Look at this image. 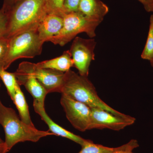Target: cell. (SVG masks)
<instances>
[{
  "label": "cell",
  "instance_id": "484cf974",
  "mask_svg": "<svg viewBox=\"0 0 153 153\" xmlns=\"http://www.w3.org/2000/svg\"><path fill=\"white\" fill-rule=\"evenodd\" d=\"M0 86H1V85H0ZM3 143H4V142L0 138V153H2Z\"/></svg>",
  "mask_w": 153,
  "mask_h": 153
},
{
  "label": "cell",
  "instance_id": "52a82bcc",
  "mask_svg": "<svg viewBox=\"0 0 153 153\" xmlns=\"http://www.w3.org/2000/svg\"><path fill=\"white\" fill-rule=\"evenodd\" d=\"M96 45V42L94 38L76 37L72 42L69 51L74 61V66L81 76H88L91 63L95 59Z\"/></svg>",
  "mask_w": 153,
  "mask_h": 153
},
{
  "label": "cell",
  "instance_id": "7a4b0ae2",
  "mask_svg": "<svg viewBox=\"0 0 153 153\" xmlns=\"http://www.w3.org/2000/svg\"><path fill=\"white\" fill-rule=\"evenodd\" d=\"M0 124L2 126L5 134L2 153L8 152L20 142H37L44 137L55 135L49 130H39L27 125L19 118L13 109L5 106L1 100Z\"/></svg>",
  "mask_w": 153,
  "mask_h": 153
},
{
  "label": "cell",
  "instance_id": "83f0119b",
  "mask_svg": "<svg viewBox=\"0 0 153 153\" xmlns=\"http://www.w3.org/2000/svg\"><path fill=\"white\" fill-rule=\"evenodd\" d=\"M150 62L151 65H152V66L153 68V57L152 58V60L150 61Z\"/></svg>",
  "mask_w": 153,
  "mask_h": 153
},
{
  "label": "cell",
  "instance_id": "2e32d148",
  "mask_svg": "<svg viewBox=\"0 0 153 153\" xmlns=\"http://www.w3.org/2000/svg\"><path fill=\"white\" fill-rule=\"evenodd\" d=\"M0 78L5 85L9 95L13 100L17 86L19 85L14 73H10L4 69H0Z\"/></svg>",
  "mask_w": 153,
  "mask_h": 153
},
{
  "label": "cell",
  "instance_id": "9a60e30c",
  "mask_svg": "<svg viewBox=\"0 0 153 153\" xmlns=\"http://www.w3.org/2000/svg\"><path fill=\"white\" fill-rule=\"evenodd\" d=\"M19 111L21 120L33 128H35L29 113V108L25 95L21 90L20 85L17 86L16 94L13 100Z\"/></svg>",
  "mask_w": 153,
  "mask_h": 153
},
{
  "label": "cell",
  "instance_id": "3957f363",
  "mask_svg": "<svg viewBox=\"0 0 153 153\" xmlns=\"http://www.w3.org/2000/svg\"><path fill=\"white\" fill-rule=\"evenodd\" d=\"M60 93L86 105L91 108L104 110L123 117L129 116L119 112L102 101L97 94L94 85L87 76H81L71 70L64 74Z\"/></svg>",
  "mask_w": 153,
  "mask_h": 153
},
{
  "label": "cell",
  "instance_id": "603a6c76",
  "mask_svg": "<svg viewBox=\"0 0 153 153\" xmlns=\"http://www.w3.org/2000/svg\"><path fill=\"white\" fill-rule=\"evenodd\" d=\"M80 1V0H65L63 14L78 11Z\"/></svg>",
  "mask_w": 153,
  "mask_h": 153
},
{
  "label": "cell",
  "instance_id": "44dd1931",
  "mask_svg": "<svg viewBox=\"0 0 153 153\" xmlns=\"http://www.w3.org/2000/svg\"><path fill=\"white\" fill-rule=\"evenodd\" d=\"M139 146V145L137 140H131L126 144L118 147L113 153H134L133 150Z\"/></svg>",
  "mask_w": 153,
  "mask_h": 153
},
{
  "label": "cell",
  "instance_id": "7402d4cb",
  "mask_svg": "<svg viewBox=\"0 0 153 153\" xmlns=\"http://www.w3.org/2000/svg\"><path fill=\"white\" fill-rule=\"evenodd\" d=\"M8 23L7 11L4 8L0 10V37H4L7 32Z\"/></svg>",
  "mask_w": 153,
  "mask_h": 153
},
{
  "label": "cell",
  "instance_id": "5bb4252c",
  "mask_svg": "<svg viewBox=\"0 0 153 153\" xmlns=\"http://www.w3.org/2000/svg\"><path fill=\"white\" fill-rule=\"evenodd\" d=\"M40 68L52 69L61 72H67L74 66V61L69 50L63 52L59 57L36 63Z\"/></svg>",
  "mask_w": 153,
  "mask_h": 153
},
{
  "label": "cell",
  "instance_id": "7c38bea8",
  "mask_svg": "<svg viewBox=\"0 0 153 153\" xmlns=\"http://www.w3.org/2000/svg\"><path fill=\"white\" fill-rule=\"evenodd\" d=\"M17 82L19 85L25 86L28 92L31 94L34 100L44 105L47 91L34 76L29 74L14 72Z\"/></svg>",
  "mask_w": 153,
  "mask_h": 153
},
{
  "label": "cell",
  "instance_id": "5b68a950",
  "mask_svg": "<svg viewBox=\"0 0 153 153\" xmlns=\"http://www.w3.org/2000/svg\"><path fill=\"white\" fill-rule=\"evenodd\" d=\"M9 39L5 70L18 59L33 58L41 55L44 43L39 37L37 29L19 33Z\"/></svg>",
  "mask_w": 153,
  "mask_h": 153
},
{
  "label": "cell",
  "instance_id": "9c48e42d",
  "mask_svg": "<svg viewBox=\"0 0 153 153\" xmlns=\"http://www.w3.org/2000/svg\"><path fill=\"white\" fill-rule=\"evenodd\" d=\"M136 119L128 116H118L100 108H91V122L90 130L108 128L114 131L123 129L134 123Z\"/></svg>",
  "mask_w": 153,
  "mask_h": 153
},
{
  "label": "cell",
  "instance_id": "6da1fadb",
  "mask_svg": "<svg viewBox=\"0 0 153 153\" xmlns=\"http://www.w3.org/2000/svg\"><path fill=\"white\" fill-rule=\"evenodd\" d=\"M46 0H20L7 10V29L4 37L10 38L19 33L36 30L47 15Z\"/></svg>",
  "mask_w": 153,
  "mask_h": 153
},
{
  "label": "cell",
  "instance_id": "8992f818",
  "mask_svg": "<svg viewBox=\"0 0 153 153\" xmlns=\"http://www.w3.org/2000/svg\"><path fill=\"white\" fill-rule=\"evenodd\" d=\"M16 72L34 76L46 89L48 94L61 92L64 80V72L40 68L36 63L28 62L20 63Z\"/></svg>",
  "mask_w": 153,
  "mask_h": 153
},
{
  "label": "cell",
  "instance_id": "277c9868",
  "mask_svg": "<svg viewBox=\"0 0 153 153\" xmlns=\"http://www.w3.org/2000/svg\"><path fill=\"white\" fill-rule=\"evenodd\" d=\"M63 28L57 36L48 42L61 47L74 40L77 35L85 33L91 38L96 36V30L102 22L101 20L86 16L79 11L63 14Z\"/></svg>",
  "mask_w": 153,
  "mask_h": 153
},
{
  "label": "cell",
  "instance_id": "30bf717a",
  "mask_svg": "<svg viewBox=\"0 0 153 153\" xmlns=\"http://www.w3.org/2000/svg\"><path fill=\"white\" fill-rule=\"evenodd\" d=\"M33 105L35 111L40 116L42 120L47 124L49 127V131L55 135L68 139L81 146L87 141L88 140L85 139L79 136L68 131L54 122L47 114L44 105L41 104L34 100Z\"/></svg>",
  "mask_w": 153,
  "mask_h": 153
},
{
  "label": "cell",
  "instance_id": "ffe728a7",
  "mask_svg": "<svg viewBox=\"0 0 153 153\" xmlns=\"http://www.w3.org/2000/svg\"><path fill=\"white\" fill-rule=\"evenodd\" d=\"M9 39L0 37V69H4L5 63L9 48Z\"/></svg>",
  "mask_w": 153,
  "mask_h": 153
},
{
  "label": "cell",
  "instance_id": "ac0fdd59",
  "mask_svg": "<svg viewBox=\"0 0 153 153\" xmlns=\"http://www.w3.org/2000/svg\"><path fill=\"white\" fill-rule=\"evenodd\" d=\"M65 0H46L45 7L47 15L56 14L63 16Z\"/></svg>",
  "mask_w": 153,
  "mask_h": 153
},
{
  "label": "cell",
  "instance_id": "4fadbf2b",
  "mask_svg": "<svg viewBox=\"0 0 153 153\" xmlns=\"http://www.w3.org/2000/svg\"><path fill=\"white\" fill-rule=\"evenodd\" d=\"M78 11L86 16L102 21L109 8L100 0H80Z\"/></svg>",
  "mask_w": 153,
  "mask_h": 153
},
{
  "label": "cell",
  "instance_id": "4316f807",
  "mask_svg": "<svg viewBox=\"0 0 153 153\" xmlns=\"http://www.w3.org/2000/svg\"><path fill=\"white\" fill-rule=\"evenodd\" d=\"M150 24L152 25L153 29V14L151 15L150 19Z\"/></svg>",
  "mask_w": 153,
  "mask_h": 153
},
{
  "label": "cell",
  "instance_id": "e0dca14e",
  "mask_svg": "<svg viewBox=\"0 0 153 153\" xmlns=\"http://www.w3.org/2000/svg\"><path fill=\"white\" fill-rule=\"evenodd\" d=\"M81 146V150L78 153H113L117 149L97 144L89 140Z\"/></svg>",
  "mask_w": 153,
  "mask_h": 153
},
{
  "label": "cell",
  "instance_id": "d6986e66",
  "mask_svg": "<svg viewBox=\"0 0 153 153\" xmlns=\"http://www.w3.org/2000/svg\"><path fill=\"white\" fill-rule=\"evenodd\" d=\"M141 57L144 60L149 61L153 57V29L151 24H150L146 42Z\"/></svg>",
  "mask_w": 153,
  "mask_h": 153
},
{
  "label": "cell",
  "instance_id": "d4e9b609",
  "mask_svg": "<svg viewBox=\"0 0 153 153\" xmlns=\"http://www.w3.org/2000/svg\"><path fill=\"white\" fill-rule=\"evenodd\" d=\"M19 1L20 0H5L3 8L5 10H7L11 6H13Z\"/></svg>",
  "mask_w": 153,
  "mask_h": 153
},
{
  "label": "cell",
  "instance_id": "ba28073f",
  "mask_svg": "<svg viewBox=\"0 0 153 153\" xmlns=\"http://www.w3.org/2000/svg\"><path fill=\"white\" fill-rule=\"evenodd\" d=\"M60 103L69 122L80 131L90 130L91 108L84 103L62 94Z\"/></svg>",
  "mask_w": 153,
  "mask_h": 153
},
{
  "label": "cell",
  "instance_id": "cb8c5ba5",
  "mask_svg": "<svg viewBox=\"0 0 153 153\" xmlns=\"http://www.w3.org/2000/svg\"><path fill=\"white\" fill-rule=\"evenodd\" d=\"M142 4L146 11L153 13V0H138Z\"/></svg>",
  "mask_w": 153,
  "mask_h": 153
},
{
  "label": "cell",
  "instance_id": "8fae6325",
  "mask_svg": "<svg viewBox=\"0 0 153 153\" xmlns=\"http://www.w3.org/2000/svg\"><path fill=\"white\" fill-rule=\"evenodd\" d=\"M63 25L62 16L48 14L38 25L37 32L41 40L45 43L57 36L62 30Z\"/></svg>",
  "mask_w": 153,
  "mask_h": 153
}]
</instances>
